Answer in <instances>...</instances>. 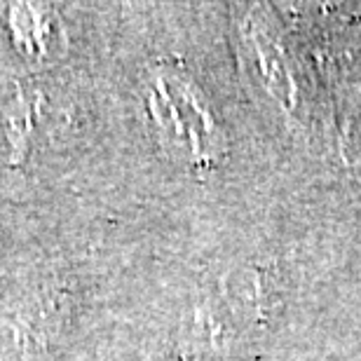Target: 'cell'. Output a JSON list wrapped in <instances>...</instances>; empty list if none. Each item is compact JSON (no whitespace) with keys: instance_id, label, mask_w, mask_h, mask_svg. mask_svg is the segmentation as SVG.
Returning a JSON list of instances; mask_svg holds the SVG:
<instances>
[]
</instances>
